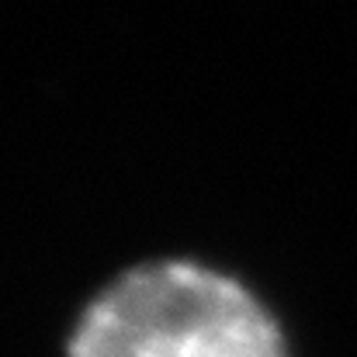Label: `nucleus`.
Wrapping results in <instances>:
<instances>
[{"instance_id":"f257e3e1","label":"nucleus","mask_w":357,"mask_h":357,"mask_svg":"<svg viewBox=\"0 0 357 357\" xmlns=\"http://www.w3.org/2000/svg\"><path fill=\"white\" fill-rule=\"evenodd\" d=\"M66 357H288L274 316L233 278L160 260L112 281L77 319Z\"/></svg>"}]
</instances>
